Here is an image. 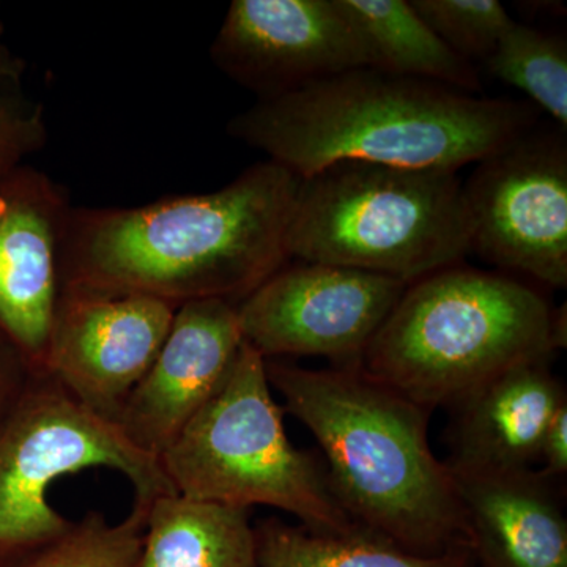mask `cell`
<instances>
[{"label":"cell","mask_w":567,"mask_h":567,"mask_svg":"<svg viewBox=\"0 0 567 567\" xmlns=\"http://www.w3.org/2000/svg\"><path fill=\"white\" fill-rule=\"evenodd\" d=\"M237 306L199 300L175 311L166 341L117 420L134 446L162 457L218 393L245 342Z\"/></svg>","instance_id":"13"},{"label":"cell","mask_w":567,"mask_h":567,"mask_svg":"<svg viewBox=\"0 0 567 567\" xmlns=\"http://www.w3.org/2000/svg\"><path fill=\"white\" fill-rule=\"evenodd\" d=\"M210 54L259 100L369 66L363 41L336 0H234Z\"/></svg>","instance_id":"11"},{"label":"cell","mask_w":567,"mask_h":567,"mask_svg":"<svg viewBox=\"0 0 567 567\" xmlns=\"http://www.w3.org/2000/svg\"><path fill=\"white\" fill-rule=\"evenodd\" d=\"M256 532L260 567H475L472 550L436 557L412 554L385 537L357 528L346 535L312 532L270 517Z\"/></svg>","instance_id":"18"},{"label":"cell","mask_w":567,"mask_h":567,"mask_svg":"<svg viewBox=\"0 0 567 567\" xmlns=\"http://www.w3.org/2000/svg\"><path fill=\"white\" fill-rule=\"evenodd\" d=\"M539 472L548 477H561L567 473V402L551 417L543 445H540Z\"/></svg>","instance_id":"24"},{"label":"cell","mask_w":567,"mask_h":567,"mask_svg":"<svg viewBox=\"0 0 567 567\" xmlns=\"http://www.w3.org/2000/svg\"><path fill=\"white\" fill-rule=\"evenodd\" d=\"M470 254L533 281L567 286V141L539 126L476 163L464 183Z\"/></svg>","instance_id":"8"},{"label":"cell","mask_w":567,"mask_h":567,"mask_svg":"<svg viewBox=\"0 0 567 567\" xmlns=\"http://www.w3.org/2000/svg\"><path fill=\"white\" fill-rule=\"evenodd\" d=\"M488 73L528 96L567 130V40L563 33L514 24L484 63Z\"/></svg>","instance_id":"19"},{"label":"cell","mask_w":567,"mask_h":567,"mask_svg":"<svg viewBox=\"0 0 567 567\" xmlns=\"http://www.w3.org/2000/svg\"><path fill=\"white\" fill-rule=\"evenodd\" d=\"M265 358L241 346L226 382L159 457L177 495L292 514L312 532L346 535L360 528L336 498L327 468L298 450L284 427Z\"/></svg>","instance_id":"6"},{"label":"cell","mask_w":567,"mask_h":567,"mask_svg":"<svg viewBox=\"0 0 567 567\" xmlns=\"http://www.w3.org/2000/svg\"><path fill=\"white\" fill-rule=\"evenodd\" d=\"M3 28L0 24V39H2ZM0 70L9 71V73L13 74L14 78L20 76L22 71V66L18 59H14L13 55L10 54L9 50L3 47L2 41H0Z\"/></svg>","instance_id":"25"},{"label":"cell","mask_w":567,"mask_h":567,"mask_svg":"<svg viewBox=\"0 0 567 567\" xmlns=\"http://www.w3.org/2000/svg\"><path fill=\"white\" fill-rule=\"evenodd\" d=\"M117 470L134 505L175 495L159 458L80 404L48 372H35L0 431V567H11L69 535L76 522L50 503V487L82 470Z\"/></svg>","instance_id":"7"},{"label":"cell","mask_w":567,"mask_h":567,"mask_svg":"<svg viewBox=\"0 0 567 567\" xmlns=\"http://www.w3.org/2000/svg\"><path fill=\"white\" fill-rule=\"evenodd\" d=\"M148 509L133 505L118 524L91 511L69 535L11 567H140Z\"/></svg>","instance_id":"20"},{"label":"cell","mask_w":567,"mask_h":567,"mask_svg":"<svg viewBox=\"0 0 567 567\" xmlns=\"http://www.w3.org/2000/svg\"><path fill=\"white\" fill-rule=\"evenodd\" d=\"M177 309L147 295L62 287L43 371L85 409L117 425Z\"/></svg>","instance_id":"10"},{"label":"cell","mask_w":567,"mask_h":567,"mask_svg":"<svg viewBox=\"0 0 567 567\" xmlns=\"http://www.w3.org/2000/svg\"><path fill=\"white\" fill-rule=\"evenodd\" d=\"M453 476L476 563L567 567V518L554 477L535 468Z\"/></svg>","instance_id":"15"},{"label":"cell","mask_w":567,"mask_h":567,"mask_svg":"<svg viewBox=\"0 0 567 567\" xmlns=\"http://www.w3.org/2000/svg\"><path fill=\"white\" fill-rule=\"evenodd\" d=\"M405 287L353 268L287 264L238 303V322L265 360L324 357L357 369Z\"/></svg>","instance_id":"9"},{"label":"cell","mask_w":567,"mask_h":567,"mask_svg":"<svg viewBox=\"0 0 567 567\" xmlns=\"http://www.w3.org/2000/svg\"><path fill=\"white\" fill-rule=\"evenodd\" d=\"M71 208L40 171L0 177V331L43 371L62 292V245Z\"/></svg>","instance_id":"12"},{"label":"cell","mask_w":567,"mask_h":567,"mask_svg":"<svg viewBox=\"0 0 567 567\" xmlns=\"http://www.w3.org/2000/svg\"><path fill=\"white\" fill-rule=\"evenodd\" d=\"M529 102L360 66L259 100L229 134L300 178L339 162L458 173L535 128Z\"/></svg>","instance_id":"2"},{"label":"cell","mask_w":567,"mask_h":567,"mask_svg":"<svg viewBox=\"0 0 567 567\" xmlns=\"http://www.w3.org/2000/svg\"><path fill=\"white\" fill-rule=\"evenodd\" d=\"M301 178L281 164L248 167L218 192L133 208H71L62 287L238 305L284 265Z\"/></svg>","instance_id":"1"},{"label":"cell","mask_w":567,"mask_h":567,"mask_svg":"<svg viewBox=\"0 0 567 567\" xmlns=\"http://www.w3.org/2000/svg\"><path fill=\"white\" fill-rule=\"evenodd\" d=\"M336 2L363 41L371 69L475 95L483 91L476 66L454 54L421 20L410 0Z\"/></svg>","instance_id":"17"},{"label":"cell","mask_w":567,"mask_h":567,"mask_svg":"<svg viewBox=\"0 0 567 567\" xmlns=\"http://www.w3.org/2000/svg\"><path fill=\"white\" fill-rule=\"evenodd\" d=\"M265 365L284 412L319 443L331 488L354 525L424 557L473 551L456 481L429 445L431 412L361 368Z\"/></svg>","instance_id":"3"},{"label":"cell","mask_w":567,"mask_h":567,"mask_svg":"<svg viewBox=\"0 0 567 567\" xmlns=\"http://www.w3.org/2000/svg\"><path fill=\"white\" fill-rule=\"evenodd\" d=\"M35 372L39 369L0 331V431L20 404Z\"/></svg>","instance_id":"23"},{"label":"cell","mask_w":567,"mask_h":567,"mask_svg":"<svg viewBox=\"0 0 567 567\" xmlns=\"http://www.w3.org/2000/svg\"><path fill=\"white\" fill-rule=\"evenodd\" d=\"M287 252L409 286L468 256L464 182L450 171L331 164L301 178Z\"/></svg>","instance_id":"5"},{"label":"cell","mask_w":567,"mask_h":567,"mask_svg":"<svg viewBox=\"0 0 567 567\" xmlns=\"http://www.w3.org/2000/svg\"><path fill=\"white\" fill-rule=\"evenodd\" d=\"M17 80L9 71L0 70V81ZM47 141L40 107L25 114L10 106L0 95V177L22 166V159L40 151Z\"/></svg>","instance_id":"22"},{"label":"cell","mask_w":567,"mask_h":567,"mask_svg":"<svg viewBox=\"0 0 567 567\" xmlns=\"http://www.w3.org/2000/svg\"><path fill=\"white\" fill-rule=\"evenodd\" d=\"M566 347V309L539 287L454 265L409 284L365 349L361 369L434 412L514 365Z\"/></svg>","instance_id":"4"},{"label":"cell","mask_w":567,"mask_h":567,"mask_svg":"<svg viewBox=\"0 0 567 567\" xmlns=\"http://www.w3.org/2000/svg\"><path fill=\"white\" fill-rule=\"evenodd\" d=\"M251 509L159 496L148 509L140 567H260Z\"/></svg>","instance_id":"16"},{"label":"cell","mask_w":567,"mask_h":567,"mask_svg":"<svg viewBox=\"0 0 567 567\" xmlns=\"http://www.w3.org/2000/svg\"><path fill=\"white\" fill-rule=\"evenodd\" d=\"M410 3L454 54L475 66L487 62L514 24L498 0H410Z\"/></svg>","instance_id":"21"},{"label":"cell","mask_w":567,"mask_h":567,"mask_svg":"<svg viewBox=\"0 0 567 567\" xmlns=\"http://www.w3.org/2000/svg\"><path fill=\"white\" fill-rule=\"evenodd\" d=\"M550 361L506 369L453 405L445 462L451 472L492 475L535 468L548 423L567 402Z\"/></svg>","instance_id":"14"}]
</instances>
